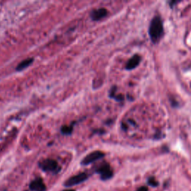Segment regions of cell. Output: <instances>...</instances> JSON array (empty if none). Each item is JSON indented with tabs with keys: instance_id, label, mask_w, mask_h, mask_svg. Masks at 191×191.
I'll return each mask as SVG.
<instances>
[{
	"instance_id": "obj_1",
	"label": "cell",
	"mask_w": 191,
	"mask_h": 191,
	"mask_svg": "<svg viewBox=\"0 0 191 191\" xmlns=\"http://www.w3.org/2000/svg\"><path fill=\"white\" fill-rule=\"evenodd\" d=\"M163 22L159 17H155L151 22L149 33L152 42L158 43L163 35Z\"/></svg>"
},
{
	"instance_id": "obj_2",
	"label": "cell",
	"mask_w": 191,
	"mask_h": 191,
	"mask_svg": "<svg viewBox=\"0 0 191 191\" xmlns=\"http://www.w3.org/2000/svg\"><path fill=\"white\" fill-rule=\"evenodd\" d=\"M88 175H87L85 173H79L78 175H74V176L69 178L68 180L66 181L65 185L66 187H72V186H74V185H77L81 184V183H82L83 181H84L86 180L87 179H88Z\"/></svg>"
},
{
	"instance_id": "obj_3",
	"label": "cell",
	"mask_w": 191,
	"mask_h": 191,
	"mask_svg": "<svg viewBox=\"0 0 191 191\" xmlns=\"http://www.w3.org/2000/svg\"><path fill=\"white\" fill-rule=\"evenodd\" d=\"M105 156V154L101 151H95L90 154L88 155L84 159L82 160V165H88V164L93 163V162L96 161V160L101 159Z\"/></svg>"
},
{
	"instance_id": "obj_4",
	"label": "cell",
	"mask_w": 191,
	"mask_h": 191,
	"mask_svg": "<svg viewBox=\"0 0 191 191\" xmlns=\"http://www.w3.org/2000/svg\"><path fill=\"white\" fill-rule=\"evenodd\" d=\"M39 166L43 171L46 172L56 171L57 168L58 167L57 161L52 159H46L43 160L42 162L39 164Z\"/></svg>"
},
{
	"instance_id": "obj_5",
	"label": "cell",
	"mask_w": 191,
	"mask_h": 191,
	"mask_svg": "<svg viewBox=\"0 0 191 191\" xmlns=\"http://www.w3.org/2000/svg\"><path fill=\"white\" fill-rule=\"evenodd\" d=\"M96 172L100 174L101 179L103 180H107L113 176V171L108 164H105L102 165L99 169L96 170Z\"/></svg>"
},
{
	"instance_id": "obj_6",
	"label": "cell",
	"mask_w": 191,
	"mask_h": 191,
	"mask_svg": "<svg viewBox=\"0 0 191 191\" xmlns=\"http://www.w3.org/2000/svg\"><path fill=\"white\" fill-rule=\"evenodd\" d=\"M107 11L104 7H101V8L96 9V10L93 11L90 13V17L93 21H98L100 20L101 19L107 16Z\"/></svg>"
},
{
	"instance_id": "obj_7",
	"label": "cell",
	"mask_w": 191,
	"mask_h": 191,
	"mask_svg": "<svg viewBox=\"0 0 191 191\" xmlns=\"http://www.w3.org/2000/svg\"><path fill=\"white\" fill-rule=\"evenodd\" d=\"M141 58L139 55H135L132 58H131L129 60H128L127 64H126V69H128V70H131V69H135V68H136L138 65H139L140 62H141Z\"/></svg>"
},
{
	"instance_id": "obj_8",
	"label": "cell",
	"mask_w": 191,
	"mask_h": 191,
	"mask_svg": "<svg viewBox=\"0 0 191 191\" xmlns=\"http://www.w3.org/2000/svg\"><path fill=\"white\" fill-rule=\"evenodd\" d=\"M30 189L34 191H45L46 186L41 179H37L34 180L30 184Z\"/></svg>"
},
{
	"instance_id": "obj_9",
	"label": "cell",
	"mask_w": 191,
	"mask_h": 191,
	"mask_svg": "<svg viewBox=\"0 0 191 191\" xmlns=\"http://www.w3.org/2000/svg\"><path fill=\"white\" fill-rule=\"evenodd\" d=\"M33 61H34L33 58H27V59H25L24 60H22V62H20V63L18 64L17 67L16 68L17 71L23 70L24 69H26V68L29 67Z\"/></svg>"
},
{
	"instance_id": "obj_10",
	"label": "cell",
	"mask_w": 191,
	"mask_h": 191,
	"mask_svg": "<svg viewBox=\"0 0 191 191\" xmlns=\"http://www.w3.org/2000/svg\"><path fill=\"white\" fill-rule=\"evenodd\" d=\"M73 126H62L61 128H60V131H61V133L66 135H70L72 132H73Z\"/></svg>"
},
{
	"instance_id": "obj_11",
	"label": "cell",
	"mask_w": 191,
	"mask_h": 191,
	"mask_svg": "<svg viewBox=\"0 0 191 191\" xmlns=\"http://www.w3.org/2000/svg\"><path fill=\"white\" fill-rule=\"evenodd\" d=\"M148 184L149 186L152 187V188H156V187L158 186L159 183L154 177H150L148 179Z\"/></svg>"
},
{
	"instance_id": "obj_12",
	"label": "cell",
	"mask_w": 191,
	"mask_h": 191,
	"mask_svg": "<svg viewBox=\"0 0 191 191\" xmlns=\"http://www.w3.org/2000/svg\"><path fill=\"white\" fill-rule=\"evenodd\" d=\"M136 191H149V189L146 187H141L140 188H138Z\"/></svg>"
},
{
	"instance_id": "obj_13",
	"label": "cell",
	"mask_w": 191,
	"mask_h": 191,
	"mask_svg": "<svg viewBox=\"0 0 191 191\" xmlns=\"http://www.w3.org/2000/svg\"><path fill=\"white\" fill-rule=\"evenodd\" d=\"M64 191H75L74 190H64Z\"/></svg>"
}]
</instances>
